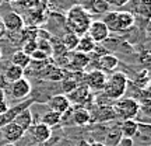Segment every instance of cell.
<instances>
[{
	"instance_id": "d590c367",
	"label": "cell",
	"mask_w": 151,
	"mask_h": 146,
	"mask_svg": "<svg viewBox=\"0 0 151 146\" xmlns=\"http://www.w3.org/2000/svg\"><path fill=\"white\" fill-rule=\"evenodd\" d=\"M1 1H3V3H4V1L6 3H11V1H14V0H1Z\"/></svg>"
},
{
	"instance_id": "f546056e",
	"label": "cell",
	"mask_w": 151,
	"mask_h": 146,
	"mask_svg": "<svg viewBox=\"0 0 151 146\" xmlns=\"http://www.w3.org/2000/svg\"><path fill=\"white\" fill-rule=\"evenodd\" d=\"M130 0H111L109 1V6H113V7H123L129 3Z\"/></svg>"
},
{
	"instance_id": "74e56055",
	"label": "cell",
	"mask_w": 151,
	"mask_h": 146,
	"mask_svg": "<svg viewBox=\"0 0 151 146\" xmlns=\"http://www.w3.org/2000/svg\"><path fill=\"white\" fill-rule=\"evenodd\" d=\"M105 1H106V3H108V4H109V1H111V0H105Z\"/></svg>"
},
{
	"instance_id": "4316f807",
	"label": "cell",
	"mask_w": 151,
	"mask_h": 146,
	"mask_svg": "<svg viewBox=\"0 0 151 146\" xmlns=\"http://www.w3.org/2000/svg\"><path fill=\"white\" fill-rule=\"evenodd\" d=\"M77 86H78V84H77L73 79H70V77L62 79V87H63V90H65L66 93H71Z\"/></svg>"
},
{
	"instance_id": "8992f818",
	"label": "cell",
	"mask_w": 151,
	"mask_h": 146,
	"mask_svg": "<svg viewBox=\"0 0 151 146\" xmlns=\"http://www.w3.org/2000/svg\"><path fill=\"white\" fill-rule=\"evenodd\" d=\"M48 104H49V110L60 114L62 117H63L66 113H69L71 108V103L69 101L67 96H65V94H56L53 97H50Z\"/></svg>"
},
{
	"instance_id": "603a6c76",
	"label": "cell",
	"mask_w": 151,
	"mask_h": 146,
	"mask_svg": "<svg viewBox=\"0 0 151 146\" xmlns=\"http://www.w3.org/2000/svg\"><path fill=\"white\" fill-rule=\"evenodd\" d=\"M21 77H24V69H21V68H18L16 65H10L4 72V79L9 83H13V81L18 80Z\"/></svg>"
},
{
	"instance_id": "484cf974",
	"label": "cell",
	"mask_w": 151,
	"mask_h": 146,
	"mask_svg": "<svg viewBox=\"0 0 151 146\" xmlns=\"http://www.w3.org/2000/svg\"><path fill=\"white\" fill-rule=\"evenodd\" d=\"M38 49V45H37V39L35 38H28L27 41L24 42V45H22V52L24 54H27L28 56H31V54H32L34 51H37Z\"/></svg>"
},
{
	"instance_id": "8fae6325",
	"label": "cell",
	"mask_w": 151,
	"mask_h": 146,
	"mask_svg": "<svg viewBox=\"0 0 151 146\" xmlns=\"http://www.w3.org/2000/svg\"><path fill=\"white\" fill-rule=\"evenodd\" d=\"M29 131L32 134L34 139L39 143H45L50 139L52 136V128H49L48 125L42 124V122H38L34 126H29Z\"/></svg>"
},
{
	"instance_id": "2e32d148",
	"label": "cell",
	"mask_w": 151,
	"mask_h": 146,
	"mask_svg": "<svg viewBox=\"0 0 151 146\" xmlns=\"http://www.w3.org/2000/svg\"><path fill=\"white\" fill-rule=\"evenodd\" d=\"M119 129H120L122 136H126V138H134V136L139 134L140 125H139V122H137L136 119H124Z\"/></svg>"
},
{
	"instance_id": "d4e9b609",
	"label": "cell",
	"mask_w": 151,
	"mask_h": 146,
	"mask_svg": "<svg viewBox=\"0 0 151 146\" xmlns=\"http://www.w3.org/2000/svg\"><path fill=\"white\" fill-rule=\"evenodd\" d=\"M101 21L108 27L109 31H115L116 33V11H106L102 14V20Z\"/></svg>"
},
{
	"instance_id": "277c9868",
	"label": "cell",
	"mask_w": 151,
	"mask_h": 146,
	"mask_svg": "<svg viewBox=\"0 0 151 146\" xmlns=\"http://www.w3.org/2000/svg\"><path fill=\"white\" fill-rule=\"evenodd\" d=\"M106 73L99 69H94V70L88 72L87 75H84L86 79V86L88 87V90H94V92H99L102 90L106 81Z\"/></svg>"
},
{
	"instance_id": "ba28073f",
	"label": "cell",
	"mask_w": 151,
	"mask_h": 146,
	"mask_svg": "<svg viewBox=\"0 0 151 146\" xmlns=\"http://www.w3.org/2000/svg\"><path fill=\"white\" fill-rule=\"evenodd\" d=\"M1 21L4 24L6 31H11V33H16V31H20L22 27H24V20L22 17L16 13V11H10L4 16L1 17Z\"/></svg>"
},
{
	"instance_id": "1f68e13d",
	"label": "cell",
	"mask_w": 151,
	"mask_h": 146,
	"mask_svg": "<svg viewBox=\"0 0 151 146\" xmlns=\"http://www.w3.org/2000/svg\"><path fill=\"white\" fill-rule=\"evenodd\" d=\"M6 27H4V24H3V21H1V18H0V39L1 38H4V35H6Z\"/></svg>"
},
{
	"instance_id": "d6a6232c",
	"label": "cell",
	"mask_w": 151,
	"mask_h": 146,
	"mask_svg": "<svg viewBox=\"0 0 151 146\" xmlns=\"http://www.w3.org/2000/svg\"><path fill=\"white\" fill-rule=\"evenodd\" d=\"M139 1L143 6H146V7H150V4H151V0H139Z\"/></svg>"
},
{
	"instance_id": "cb8c5ba5",
	"label": "cell",
	"mask_w": 151,
	"mask_h": 146,
	"mask_svg": "<svg viewBox=\"0 0 151 146\" xmlns=\"http://www.w3.org/2000/svg\"><path fill=\"white\" fill-rule=\"evenodd\" d=\"M78 35L74 33H66L63 35V39H62V42H63V46H65L66 51H76L77 49V44H78Z\"/></svg>"
},
{
	"instance_id": "5b68a950",
	"label": "cell",
	"mask_w": 151,
	"mask_h": 146,
	"mask_svg": "<svg viewBox=\"0 0 151 146\" xmlns=\"http://www.w3.org/2000/svg\"><path fill=\"white\" fill-rule=\"evenodd\" d=\"M87 34H88L97 44H101V42H104V41L108 39L111 31H109L108 27H106L101 20H92Z\"/></svg>"
},
{
	"instance_id": "30bf717a",
	"label": "cell",
	"mask_w": 151,
	"mask_h": 146,
	"mask_svg": "<svg viewBox=\"0 0 151 146\" xmlns=\"http://www.w3.org/2000/svg\"><path fill=\"white\" fill-rule=\"evenodd\" d=\"M134 25V16L130 11H116V33L129 31Z\"/></svg>"
},
{
	"instance_id": "52a82bcc",
	"label": "cell",
	"mask_w": 151,
	"mask_h": 146,
	"mask_svg": "<svg viewBox=\"0 0 151 146\" xmlns=\"http://www.w3.org/2000/svg\"><path fill=\"white\" fill-rule=\"evenodd\" d=\"M31 83L28 79H18V80L11 83V96L17 100H22V98L28 97L31 94Z\"/></svg>"
},
{
	"instance_id": "7a4b0ae2",
	"label": "cell",
	"mask_w": 151,
	"mask_h": 146,
	"mask_svg": "<svg viewBox=\"0 0 151 146\" xmlns=\"http://www.w3.org/2000/svg\"><path fill=\"white\" fill-rule=\"evenodd\" d=\"M127 84H129V77H127L126 73H123V72H112L106 77L105 86L102 89L104 96L109 98V100L118 101L120 98H123L124 93L127 90Z\"/></svg>"
},
{
	"instance_id": "e0dca14e",
	"label": "cell",
	"mask_w": 151,
	"mask_h": 146,
	"mask_svg": "<svg viewBox=\"0 0 151 146\" xmlns=\"http://www.w3.org/2000/svg\"><path fill=\"white\" fill-rule=\"evenodd\" d=\"M97 45L98 44L95 42L88 34H84V35H81V37L78 38V44H77V49H76V51L90 55L94 52V49H95Z\"/></svg>"
},
{
	"instance_id": "9c48e42d",
	"label": "cell",
	"mask_w": 151,
	"mask_h": 146,
	"mask_svg": "<svg viewBox=\"0 0 151 146\" xmlns=\"http://www.w3.org/2000/svg\"><path fill=\"white\" fill-rule=\"evenodd\" d=\"M1 132H3V136H4V139L7 141V143H16L17 141H20L22 136L25 135V131L22 129V128H20L14 122L6 124L1 128Z\"/></svg>"
},
{
	"instance_id": "f1b7e54d",
	"label": "cell",
	"mask_w": 151,
	"mask_h": 146,
	"mask_svg": "<svg viewBox=\"0 0 151 146\" xmlns=\"http://www.w3.org/2000/svg\"><path fill=\"white\" fill-rule=\"evenodd\" d=\"M118 145L119 146H133L134 145V142H133V138H126V136H122Z\"/></svg>"
},
{
	"instance_id": "5bb4252c",
	"label": "cell",
	"mask_w": 151,
	"mask_h": 146,
	"mask_svg": "<svg viewBox=\"0 0 151 146\" xmlns=\"http://www.w3.org/2000/svg\"><path fill=\"white\" fill-rule=\"evenodd\" d=\"M90 63H91V56L88 54L78 52V51H76L70 58V66L76 70H84Z\"/></svg>"
},
{
	"instance_id": "7402d4cb",
	"label": "cell",
	"mask_w": 151,
	"mask_h": 146,
	"mask_svg": "<svg viewBox=\"0 0 151 146\" xmlns=\"http://www.w3.org/2000/svg\"><path fill=\"white\" fill-rule=\"evenodd\" d=\"M41 122L45 125H48L49 128H52V126H56V125H59L62 122V115L58 113H55L52 110H49L46 113L42 115V118H41Z\"/></svg>"
},
{
	"instance_id": "d6986e66",
	"label": "cell",
	"mask_w": 151,
	"mask_h": 146,
	"mask_svg": "<svg viewBox=\"0 0 151 146\" xmlns=\"http://www.w3.org/2000/svg\"><path fill=\"white\" fill-rule=\"evenodd\" d=\"M90 14L97 13V14H105L106 11H109L111 6L105 1V0H90V3L87 6H83Z\"/></svg>"
},
{
	"instance_id": "ac0fdd59",
	"label": "cell",
	"mask_w": 151,
	"mask_h": 146,
	"mask_svg": "<svg viewBox=\"0 0 151 146\" xmlns=\"http://www.w3.org/2000/svg\"><path fill=\"white\" fill-rule=\"evenodd\" d=\"M13 122L17 124L24 131H28L29 129V126H31V124H32V114H31V110L29 108L22 110L21 113H18L16 117H14Z\"/></svg>"
},
{
	"instance_id": "83f0119b",
	"label": "cell",
	"mask_w": 151,
	"mask_h": 146,
	"mask_svg": "<svg viewBox=\"0 0 151 146\" xmlns=\"http://www.w3.org/2000/svg\"><path fill=\"white\" fill-rule=\"evenodd\" d=\"M31 60H35V62H42V60H46L49 58L48 55L45 54V52H42V51H39V49H37V51H34L32 54H31Z\"/></svg>"
},
{
	"instance_id": "ffe728a7",
	"label": "cell",
	"mask_w": 151,
	"mask_h": 146,
	"mask_svg": "<svg viewBox=\"0 0 151 146\" xmlns=\"http://www.w3.org/2000/svg\"><path fill=\"white\" fill-rule=\"evenodd\" d=\"M71 121L74 122V125H78V126L88 125L91 121V113L87 108H77L71 115Z\"/></svg>"
},
{
	"instance_id": "836d02e7",
	"label": "cell",
	"mask_w": 151,
	"mask_h": 146,
	"mask_svg": "<svg viewBox=\"0 0 151 146\" xmlns=\"http://www.w3.org/2000/svg\"><path fill=\"white\" fill-rule=\"evenodd\" d=\"M31 146H45L43 143H39V142H35V143H32Z\"/></svg>"
},
{
	"instance_id": "e575fe53",
	"label": "cell",
	"mask_w": 151,
	"mask_h": 146,
	"mask_svg": "<svg viewBox=\"0 0 151 146\" xmlns=\"http://www.w3.org/2000/svg\"><path fill=\"white\" fill-rule=\"evenodd\" d=\"M3 146H17V145H16V143H4Z\"/></svg>"
},
{
	"instance_id": "3957f363",
	"label": "cell",
	"mask_w": 151,
	"mask_h": 146,
	"mask_svg": "<svg viewBox=\"0 0 151 146\" xmlns=\"http://www.w3.org/2000/svg\"><path fill=\"white\" fill-rule=\"evenodd\" d=\"M113 111H115V115L118 118L123 119V121L124 119H134L141 111V105L133 97L120 98V100H118V103L113 105Z\"/></svg>"
},
{
	"instance_id": "8d00e7d4",
	"label": "cell",
	"mask_w": 151,
	"mask_h": 146,
	"mask_svg": "<svg viewBox=\"0 0 151 146\" xmlns=\"http://www.w3.org/2000/svg\"><path fill=\"white\" fill-rule=\"evenodd\" d=\"M3 58V52H1V48H0V59Z\"/></svg>"
},
{
	"instance_id": "ab89813d",
	"label": "cell",
	"mask_w": 151,
	"mask_h": 146,
	"mask_svg": "<svg viewBox=\"0 0 151 146\" xmlns=\"http://www.w3.org/2000/svg\"><path fill=\"white\" fill-rule=\"evenodd\" d=\"M1 3H3V1H1V0H0V6H1Z\"/></svg>"
},
{
	"instance_id": "4fadbf2b",
	"label": "cell",
	"mask_w": 151,
	"mask_h": 146,
	"mask_svg": "<svg viewBox=\"0 0 151 146\" xmlns=\"http://www.w3.org/2000/svg\"><path fill=\"white\" fill-rule=\"evenodd\" d=\"M32 103H34L32 100H28V101H25V103L14 105L13 108H7L6 113H3L1 115H0V128H3V126H4L6 124H9V122H13V119H14V117H16L17 114L21 113L22 110L28 108L29 104H32Z\"/></svg>"
},
{
	"instance_id": "f35d334b",
	"label": "cell",
	"mask_w": 151,
	"mask_h": 146,
	"mask_svg": "<svg viewBox=\"0 0 151 146\" xmlns=\"http://www.w3.org/2000/svg\"><path fill=\"white\" fill-rule=\"evenodd\" d=\"M130 1H132V0H130ZM133 1H139V0H133Z\"/></svg>"
},
{
	"instance_id": "44dd1931",
	"label": "cell",
	"mask_w": 151,
	"mask_h": 146,
	"mask_svg": "<svg viewBox=\"0 0 151 146\" xmlns=\"http://www.w3.org/2000/svg\"><path fill=\"white\" fill-rule=\"evenodd\" d=\"M11 65H16L21 69H25L31 65V58L27 54H24L22 51H17L11 56Z\"/></svg>"
},
{
	"instance_id": "7c38bea8",
	"label": "cell",
	"mask_w": 151,
	"mask_h": 146,
	"mask_svg": "<svg viewBox=\"0 0 151 146\" xmlns=\"http://www.w3.org/2000/svg\"><path fill=\"white\" fill-rule=\"evenodd\" d=\"M119 65V59L112 54H104L101 56H98V68L99 70L105 72V73H112L116 70V68Z\"/></svg>"
},
{
	"instance_id": "9a60e30c",
	"label": "cell",
	"mask_w": 151,
	"mask_h": 146,
	"mask_svg": "<svg viewBox=\"0 0 151 146\" xmlns=\"http://www.w3.org/2000/svg\"><path fill=\"white\" fill-rule=\"evenodd\" d=\"M91 97V94H90V90H88V87L87 86H77L73 90L71 93H69V101H73V103H77V104H83L88 101Z\"/></svg>"
},
{
	"instance_id": "6da1fadb",
	"label": "cell",
	"mask_w": 151,
	"mask_h": 146,
	"mask_svg": "<svg viewBox=\"0 0 151 146\" xmlns=\"http://www.w3.org/2000/svg\"><path fill=\"white\" fill-rule=\"evenodd\" d=\"M92 21V17L88 11L81 4H76L69 9L66 14V24L71 33L77 34L78 37L87 34L90 24Z\"/></svg>"
},
{
	"instance_id": "4dcf8cb0",
	"label": "cell",
	"mask_w": 151,
	"mask_h": 146,
	"mask_svg": "<svg viewBox=\"0 0 151 146\" xmlns=\"http://www.w3.org/2000/svg\"><path fill=\"white\" fill-rule=\"evenodd\" d=\"M80 146H106L102 142H88V141H83Z\"/></svg>"
}]
</instances>
